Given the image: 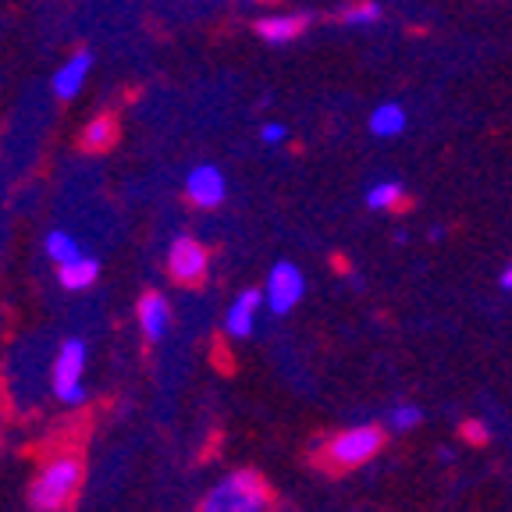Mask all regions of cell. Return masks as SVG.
Listing matches in <instances>:
<instances>
[{"mask_svg":"<svg viewBox=\"0 0 512 512\" xmlns=\"http://www.w3.org/2000/svg\"><path fill=\"white\" fill-rule=\"evenodd\" d=\"M267 505H271V491L264 477L253 470H235L210 488L200 512H267Z\"/></svg>","mask_w":512,"mask_h":512,"instance_id":"1","label":"cell"},{"mask_svg":"<svg viewBox=\"0 0 512 512\" xmlns=\"http://www.w3.org/2000/svg\"><path fill=\"white\" fill-rule=\"evenodd\" d=\"M79 484H82V463L79 459H72V456L50 459V463L36 473V480H32V488H29L32 509H40V512L64 509V505L75 498Z\"/></svg>","mask_w":512,"mask_h":512,"instance_id":"2","label":"cell"},{"mask_svg":"<svg viewBox=\"0 0 512 512\" xmlns=\"http://www.w3.org/2000/svg\"><path fill=\"white\" fill-rule=\"evenodd\" d=\"M384 448V431L374 424L349 427V431H338L335 438L324 445V463L335 466V470H352V466H363Z\"/></svg>","mask_w":512,"mask_h":512,"instance_id":"3","label":"cell"},{"mask_svg":"<svg viewBox=\"0 0 512 512\" xmlns=\"http://www.w3.org/2000/svg\"><path fill=\"white\" fill-rule=\"evenodd\" d=\"M82 370H86V345L79 338L64 342L61 352L54 360V392L61 402L75 406V402H86V388H82Z\"/></svg>","mask_w":512,"mask_h":512,"instance_id":"4","label":"cell"},{"mask_svg":"<svg viewBox=\"0 0 512 512\" xmlns=\"http://www.w3.org/2000/svg\"><path fill=\"white\" fill-rule=\"evenodd\" d=\"M303 296H306V278H303V271H299L296 264H288V260L274 264L271 274H267V285H264V303L271 306V313L285 317V313L296 310L299 299H303Z\"/></svg>","mask_w":512,"mask_h":512,"instance_id":"5","label":"cell"},{"mask_svg":"<svg viewBox=\"0 0 512 512\" xmlns=\"http://www.w3.org/2000/svg\"><path fill=\"white\" fill-rule=\"evenodd\" d=\"M207 249L200 246L196 239H175L168 253V271L178 285H200L207 278Z\"/></svg>","mask_w":512,"mask_h":512,"instance_id":"6","label":"cell"},{"mask_svg":"<svg viewBox=\"0 0 512 512\" xmlns=\"http://www.w3.org/2000/svg\"><path fill=\"white\" fill-rule=\"evenodd\" d=\"M185 192H189V200L196 207H221L224 196H228V182H224V175L214 164H200L185 178Z\"/></svg>","mask_w":512,"mask_h":512,"instance_id":"7","label":"cell"},{"mask_svg":"<svg viewBox=\"0 0 512 512\" xmlns=\"http://www.w3.org/2000/svg\"><path fill=\"white\" fill-rule=\"evenodd\" d=\"M260 303H264V288H246V292H239V296L232 299V306H228V313H224V331L232 338L253 335Z\"/></svg>","mask_w":512,"mask_h":512,"instance_id":"8","label":"cell"},{"mask_svg":"<svg viewBox=\"0 0 512 512\" xmlns=\"http://www.w3.org/2000/svg\"><path fill=\"white\" fill-rule=\"evenodd\" d=\"M406 107L399 104V100H384V104H377L374 111L367 114V132L374 139H395L406 132Z\"/></svg>","mask_w":512,"mask_h":512,"instance_id":"9","label":"cell"},{"mask_svg":"<svg viewBox=\"0 0 512 512\" xmlns=\"http://www.w3.org/2000/svg\"><path fill=\"white\" fill-rule=\"evenodd\" d=\"M139 328H143V335L150 338V342H157V338L168 335V324H171V306L168 299L160 296V292H146L143 299H139Z\"/></svg>","mask_w":512,"mask_h":512,"instance_id":"10","label":"cell"},{"mask_svg":"<svg viewBox=\"0 0 512 512\" xmlns=\"http://www.w3.org/2000/svg\"><path fill=\"white\" fill-rule=\"evenodd\" d=\"M306 25H310V15H267L256 22V32L267 43H292L296 36H303Z\"/></svg>","mask_w":512,"mask_h":512,"instance_id":"11","label":"cell"},{"mask_svg":"<svg viewBox=\"0 0 512 512\" xmlns=\"http://www.w3.org/2000/svg\"><path fill=\"white\" fill-rule=\"evenodd\" d=\"M89 64H93V57L86 54V50H79V54L68 57V64H61L54 72V93L61 96V100H72L75 93L82 89V82H86L89 75Z\"/></svg>","mask_w":512,"mask_h":512,"instance_id":"12","label":"cell"},{"mask_svg":"<svg viewBox=\"0 0 512 512\" xmlns=\"http://www.w3.org/2000/svg\"><path fill=\"white\" fill-rule=\"evenodd\" d=\"M96 274H100V264H96L93 256H75L72 264L57 267V278H61V285L68 288V292H82V288H89L96 281Z\"/></svg>","mask_w":512,"mask_h":512,"instance_id":"13","label":"cell"},{"mask_svg":"<svg viewBox=\"0 0 512 512\" xmlns=\"http://www.w3.org/2000/svg\"><path fill=\"white\" fill-rule=\"evenodd\" d=\"M402 200H406V189H402V182H395V178H384V182H374L367 189V210H377V214L395 210Z\"/></svg>","mask_w":512,"mask_h":512,"instance_id":"14","label":"cell"},{"mask_svg":"<svg viewBox=\"0 0 512 512\" xmlns=\"http://www.w3.org/2000/svg\"><path fill=\"white\" fill-rule=\"evenodd\" d=\"M114 136H118V125H114L111 114H100V118H93L86 125V132H82V143L89 146V150H107V146L114 143Z\"/></svg>","mask_w":512,"mask_h":512,"instance_id":"15","label":"cell"},{"mask_svg":"<svg viewBox=\"0 0 512 512\" xmlns=\"http://www.w3.org/2000/svg\"><path fill=\"white\" fill-rule=\"evenodd\" d=\"M384 15V8L377 4V0H360V4H349V8L342 11V22L352 25V29H363V25H377Z\"/></svg>","mask_w":512,"mask_h":512,"instance_id":"16","label":"cell"},{"mask_svg":"<svg viewBox=\"0 0 512 512\" xmlns=\"http://www.w3.org/2000/svg\"><path fill=\"white\" fill-rule=\"evenodd\" d=\"M47 256L61 267V264H72L75 256H82V249L75 246V239L68 232H50L47 235Z\"/></svg>","mask_w":512,"mask_h":512,"instance_id":"17","label":"cell"},{"mask_svg":"<svg viewBox=\"0 0 512 512\" xmlns=\"http://www.w3.org/2000/svg\"><path fill=\"white\" fill-rule=\"evenodd\" d=\"M420 420H424V413H420V406H395L392 413H388V427L392 431H399V434H406V431H413V427H420Z\"/></svg>","mask_w":512,"mask_h":512,"instance_id":"18","label":"cell"},{"mask_svg":"<svg viewBox=\"0 0 512 512\" xmlns=\"http://www.w3.org/2000/svg\"><path fill=\"white\" fill-rule=\"evenodd\" d=\"M260 139H264L267 146H278V143H285V139H288V128L281 125V121H267V125L260 128Z\"/></svg>","mask_w":512,"mask_h":512,"instance_id":"19","label":"cell"},{"mask_svg":"<svg viewBox=\"0 0 512 512\" xmlns=\"http://www.w3.org/2000/svg\"><path fill=\"white\" fill-rule=\"evenodd\" d=\"M463 438L470 441V445H484V441H488V424H480V420H466Z\"/></svg>","mask_w":512,"mask_h":512,"instance_id":"20","label":"cell"},{"mask_svg":"<svg viewBox=\"0 0 512 512\" xmlns=\"http://www.w3.org/2000/svg\"><path fill=\"white\" fill-rule=\"evenodd\" d=\"M502 288H509V292H512V264L502 271Z\"/></svg>","mask_w":512,"mask_h":512,"instance_id":"21","label":"cell"}]
</instances>
